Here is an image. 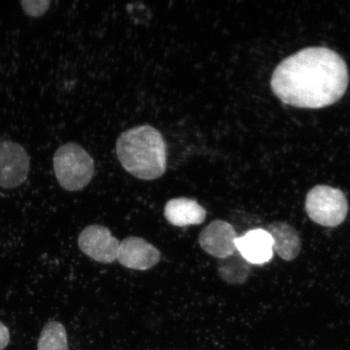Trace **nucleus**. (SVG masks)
Returning a JSON list of instances; mask_svg holds the SVG:
<instances>
[{
  "label": "nucleus",
  "mask_w": 350,
  "mask_h": 350,
  "mask_svg": "<svg viewBox=\"0 0 350 350\" xmlns=\"http://www.w3.org/2000/svg\"><path fill=\"white\" fill-rule=\"evenodd\" d=\"M349 85L347 64L335 51L309 47L288 57L273 74L271 86L284 103L319 109L338 102Z\"/></svg>",
  "instance_id": "obj_1"
},
{
  "label": "nucleus",
  "mask_w": 350,
  "mask_h": 350,
  "mask_svg": "<svg viewBox=\"0 0 350 350\" xmlns=\"http://www.w3.org/2000/svg\"><path fill=\"white\" fill-rule=\"evenodd\" d=\"M166 150L163 135L150 125L126 130L116 142L117 157L122 167L142 180H154L165 173Z\"/></svg>",
  "instance_id": "obj_2"
},
{
  "label": "nucleus",
  "mask_w": 350,
  "mask_h": 350,
  "mask_svg": "<svg viewBox=\"0 0 350 350\" xmlns=\"http://www.w3.org/2000/svg\"><path fill=\"white\" fill-rule=\"evenodd\" d=\"M54 170L57 180L66 191L84 189L94 178L93 157L77 143H68L55 153Z\"/></svg>",
  "instance_id": "obj_3"
},
{
  "label": "nucleus",
  "mask_w": 350,
  "mask_h": 350,
  "mask_svg": "<svg viewBox=\"0 0 350 350\" xmlns=\"http://www.w3.org/2000/svg\"><path fill=\"white\" fill-rule=\"evenodd\" d=\"M305 206L313 221L326 227L340 225L348 213V201L343 192L326 185L313 187L306 196Z\"/></svg>",
  "instance_id": "obj_4"
},
{
  "label": "nucleus",
  "mask_w": 350,
  "mask_h": 350,
  "mask_svg": "<svg viewBox=\"0 0 350 350\" xmlns=\"http://www.w3.org/2000/svg\"><path fill=\"white\" fill-rule=\"evenodd\" d=\"M29 157L21 144L0 142V187L16 188L25 182L29 172Z\"/></svg>",
  "instance_id": "obj_5"
},
{
  "label": "nucleus",
  "mask_w": 350,
  "mask_h": 350,
  "mask_svg": "<svg viewBox=\"0 0 350 350\" xmlns=\"http://www.w3.org/2000/svg\"><path fill=\"white\" fill-rule=\"evenodd\" d=\"M120 242L107 227L100 225L87 226L78 237L81 251L91 259L111 264L117 260Z\"/></svg>",
  "instance_id": "obj_6"
},
{
  "label": "nucleus",
  "mask_w": 350,
  "mask_h": 350,
  "mask_svg": "<svg viewBox=\"0 0 350 350\" xmlns=\"http://www.w3.org/2000/svg\"><path fill=\"white\" fill-rule=\"evenodd\" d=\"M237 238L233 226L225 221L216 220L200 232L199 243L208 255L223 260L237 252Z\"/></svg>",
  "instance_id": "obj_7"
},
{
  "label": "nucleus",
  "mask_w": 350,
  "mask_h": 350,
  "mask_svg": "<svg viewBox=\"0 0 350 350\" xmlns=\"http://www.w3.org/2000/svg\"><path fill=\"white\" fill-rule=\"evenodd\" d=\"M117 260L125 268L146 271L159 264L161 252L146 240L131 236L120 243Z\"/></svg>",
  "instance_id": "obj_8"
},
{
  "label": "nucleus",
  "mask_w": 350,
  "mask_h": 350,
  "mask_svg": "<svg viewBox=\"0 0 350 350\" xmlns=\"http://www.w3.org/2000/svg\"><path fill=\"white\" fill-rule=\"evenodd\" d=\"M236 248L245 260L254 265H262L273 256V239L268 231L256 229L248 231L235 241Z\"/></svg>",
  "instance_id": "obj_9"
},
{
  "label": "nucleus",
  "mask_w": 350,
  "mask_h": 350,
  "mask_svg": "<svg viewBox=\"0 0 350 350\" xmlns=\"http://www.w3.org/2000/svg\"><path fill=\"white\" fill-rule=\"evenodd\" d=\"M206 215V210L197 201L186 197L170 200L164 209L166 221L177 227L201 225Z\"/></svg>",
  "instance_id": "obj_10"
},
{
  "label": "nucleus",
  "mask_w": 350,
  "mask_h": 350,
  "mask_svg": "<svg viewBox=\"0 0 350 350\" xmlns=\"http://www.w3.org/2000/svg\"><path fill=\"white\" fill-rule=\"evenodd\" d=\"M273 239V251L283 260L291 261L299 256L301 243L299 233L294 227L284 222H273L267 228Z\"/></svg>",
  "instance_id": "obj_11"
},
{
  "label": "nucleus",
  "mask_w": 350,
  "mask_h": 350,
  "mask_svg": "<svg viewBox=\"0 0 350 350\" xmlns=\"http://www.w3.org/2000/svg\"><path fill=\"white\" fill-rule=\"evenodd\" d=\"M38 350H68L67 332L62 323L51 321L44 326Z\"/></svg>",
  "instance_id": "obj_12"
},
{
  "label": "nucleus",
  "mask_w": 350,
  "mask_h": 350,
  "mask_svg": "<svg viewBox=\"0 0 350 350\" xmlns=\"http://www.w3.org/2000/svg\"><path fill=\"white\" fill-rule=\"evenodd\" d=\"M238 251L223 259L218 266V272L224 281L231 284H241L246 281L249 274L248 262Z\"/></svg>",
  "instance_id": "obj_13"
},
{
  "label": "nucleus",
  "mask_w": 350,
  "mask_h": 350,
  "mask_svg": "<svg viewBox=\"0 0 350 350\" xmlns=\"http://www.w3.org/2000/svg\"><path fill=\"white\" fill-rule=\"evenodd\" d=\"M24 11L32 16H42L49 8L51 1H23L21 2Z\"/></svg>",
  "instance_id": "obj_14"
},
{
  "label": "nucleus",
  "mask_w": 350,
  "mask_h": 350,
  "mask_svg": "<svg viewBox=\"0 0 350 350\" xmlns=\"http://www.w3.org/2000/svg\"><path fill=\"white\" fill-rule=\"evenodd\" d=\"M10 330L2 322H0V350L5 349L10 343Z\"/></svg>",
  "instance_id": "obj_15"
}]
</instances>
